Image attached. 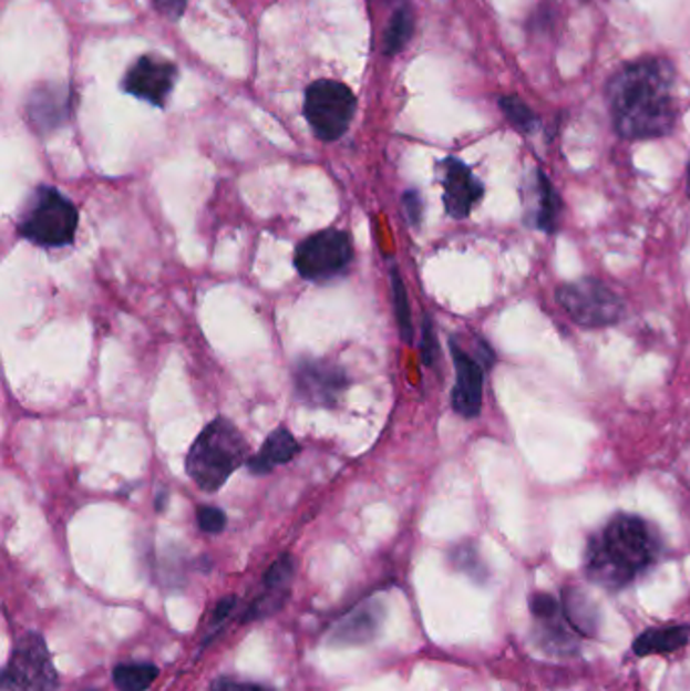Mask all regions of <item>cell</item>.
I'll return each instance as SVG.
<instances>
[{"label":"cell","mask_w":690,"mask_h":691,"mask_svg":"<svg viewBox=\"0 0 690 691\" xmlns=\"http://www.w3.org/2000/svg\"><path fill=\"white\" fill-rule=\"evenodd\" d=\"M357 112V97L339 81H315L306 90L305 114L318 138L340 140L351 126Z\"/></svg>","instance_id":"8992f818"},{"label":"cell","mask_w":690,"mask_h":691,"mask_svg":"<svg viewBox=\"0 0 690 691\" xmlns=\"http://www.w3.org/2000/svg\"><path fill=\"white\" fill-rule=\"evenodd\" d=\"M557 303L585 330H601L616 326L626 316V303L608 283L596 277H581L555 289Z\"/></svg>","instance_id":"5b68a950"},{"label":"cell","mask_w":690,"mask_h":691,"mask_svg":"<svg viewBox=\"0 0 690 691\" xmlns=\"http://www.w3.org/2000/svg\"><path fill=\"white\" fill-rule=\"evenodd\" d=\"M164 506H166V492L158 494V497H156V509H158V512H163Z\"/></svg>","instance_id":"1f68e13d"},{"label":"cell","mask_w":690,"mask_h":691,"mask_svg":"<svg viewBox=\"0 0 690 691\" xmlns=\"http://www.w3.org/2000/svg\"><path fill=\"white\" fill-rule=\"evenodd\" d=\"M197 524L205 534H222L227 526V516L219 507L200 506L197 509Z\"/></svg>","instance_id":"484cf974"},{"label":"cell","mask_w":690,"mask_h":691,"mask_svg":"<svg viewBox=\"0 0 690 691\" xmlns=\"http://www.w3.org/2000/svg\"><path fill=\"white\" fill-rule=\"evenodd\" d=\"M158 678V668L153 663H120L112 671V681L117 691H146Z\"/></svg>","instance_id":"ffe728a7"},{"label":"cell","mask_w":690,"mask_h":691,"mask_svg":"<svg viewBox=\"0 0 690 691\" xmlns=\"http://www.w3.org/2000/svg\"><path fill=\"white\" fill-rule=\"evenodd\" d=\"M563 200L549 176L540 168L525 183L523 193V220L531 229L555 235L562 223Z\"/></svg>","instance_id":"4fadbf2b"},{"label":"cell","mask_w":690,"mask_h":691,"mask_svg":"<svg viewBox=\"0 0 690 691\" xmlns=\"http://www.w3.org/2000/svg\"><path fill=\"white\" fill-rule=\"evenodd\" d=\"M156 9L163 12L168 19H181L183 12L187 9L188 0H154Z\"/></svg>","instance_id":"f546056e"},{"label":"cell","mask_w":690,"mask_h":691,"mask_svg":"<svg viewBox=\"0 0 690 691\" xmlns=\"http://www.w3.org/2000/svg\"><path fill=\"white\" fill-rule=\"evenodd\" d=\"M440 181L444 188L445 213L452 219H468L484 196V185L468 166L454 156L440 162Z\"/></svg>","instance_id":"7c38bea8"},{"label":"cell","mask_w":690,"mask_h":691,"mask_svg":"<svg viewBox=\"0 0 690 691\" xmlns=\"http://www.w3.org/2000/svg\"><path fill=\"white\" fill-rule=\"evenodd\" d=\"M235 607H237V599H235L234 595L219 600L217 607H215V611H213L212 627L222 625V622L234 612Z\"/></svg>","instance_id":"4dcf8cb0"},{"label":"cell","mask_w":690,"mask_h":691,"mask_svg":"<svg viewBox=\"0 0 690 691\" xmlns=\"http://www.w3.org/2000/svg\"><path fill=\"white\" fill-rule=\"evenodd\" d=\"M293 576V558L290 554H281L280 558L269 566L264 575V588L274 590H290Z\"/></svg>","instance_id":"d4e9b609"},{"label":"cell","mask_w":690,"mask_h":691,"mask_svg":"<svg viewBox=\"0 0 690 691\" xmlns=\"http://www.w3.org/2000/svg\"><path fill=\"white\" fill-rule=\"evenodd\" d=\"M411 35H413V14L408 4L399 7L398 11L393 12L389 27L385 31V53L387 55H395L403 47L410 43Z\"/></svg>","instance_id":"603a6c76"},{"label":"cell","mask_w":690,"mask_h":691,"mask_svg":"<svg viewBox=\"0 0 690 691\" xmlns=\"http://www.w3.org/2000/svg\"><path fill=\"white\" fill-rule=\"evenodd\" d=\"M175 80L176 68L171 61L146 55L130 68L124 87L130 95L163 107L175 87Z\"/></svg>","instance_id":"5bb4252c"},{"label":"cell","mask_w":690,"mask_h":691,"mask_svg":"<svg viewBox=\"0 0 690 691\" xmlns=\"http://www.w3.org/2000/svg\"><path fill=\"white\" fill-rule=\"evenodd\" d=\"M300 453V443L296 441L292 433L288 429H276L266 443L261 445V450L251 455L246 463L247 472L254 475H268L276 467L286 465Z\"/></svg>","instance_id":"2e32d148"},{"label":"cell","mask_w":690,"mask_h":691,"mask_svg":"<svg viewBox=\"0 0 690 691\" xmlns=\"http://www.w3.org/2000/svg\"><path fill=\"white\" fill-rule=\"evenodd\" d=\"M437 352H440V348H437V338H435V332H433L432 320L425 316V318H423L422 330L423 364H425V367H432L433 362H435V358H437Z\"/></svg>","instance_id":"4316f807"},{"label":"cell","mask_w":690,"mask_h":691,"mask_svg":"<svg viewBox=\"0 0 690 691\" xmlns=\"http://www.w3.org/2000/svg\"><path fill=\"white\" fill-rule=\"evenodd\" d=\"M391 296H393V308H395L401 338H403V342L411 344L413 342V318H411L410 296H408L405 281L399 276L398 267L391 269Z\"/></svg>","instance_id":"7402d4cb"},{"label":"cell","mask_w":690,"mask_h":691,"mask_svg":"<svg viewBox=\"0 0 690 691\" xmlns=\"http://www.w3.org/2000/svg\"><path fill=\"white\" fill-rule=\"evenodd\" d=\"M403 205H405V213H408L411 223L418 225L423 217V203L420 193H418V190L405 193V196H403Z\"/></svg>","instance_id":"f1b7e54d"},{"label":"cell","mask_w":690,"mask_h":691,"mask_svg":"<svg viewBox=\"0 0 690 691\" xmlns=\"http://www.w3.org/2000/svg\"><path fill=\"white\" fill-rule=\"evenodd\" d=\"M352 241L349 233L340 229L318 230L306 237L293 254V266L308 281H328L351 266Z\"/></svg>","instance_id":"9c48e42d"},{"label":"cell","mask_w":690,"mask_h":691,"mask_svg":"<svg viewBox=\"0 0 690 691\" xmlns=\"http://www.w3.org/2000/svg\"><path fill=\"white\" fill-rule=\"evenodd\" d=\"M450 352L456 370V384L452 389V409L462 419H476L484 399V374L486 364L478 357H472L456 340H450Z\"/></svg>","instance_id":"8fae6325"},{"label":"cell","mask_w":690,"mask_h":691,"mask_svg":"<svg viewBox=\"0 0 690 691\" xmlns=\"http://www.w3.org/2000/svg\"><path fill=\"white\" fill-rule=\"evenodd\" d=\"M450 563L462 575L470 576L474 582L484 585L491 578V570L480 556L478 546L474 542H460L450 550Z\"/></svg>","instance_id":"44dd1931"},{"label":"cell","mask_w":690,"mask_h":691,"mask_svg":"<svg viewBox=\"0 0 690 691\" xmlns=\"http://www.w3.org/2000/svg\"><path fill=\"white\" fill-rule=\"evenodd\" d=\"M498 105L503 110L504 117L511 122V126L518 130L521 134H533L537 132V115L533 114V110L528 107L521 97L516 95H504L498 100Z\"/></svg>","instance_id":"cb8c5ba5"},{"label":"cell","mask_w":690,"mask_h":691,"mask_svg":"<svg viewBox=\"0 0 690 691\" xmlns=\"http://www.w3.org/2000/svg\"><path fill=\"white\" fill-rule=\"evenodd\" d=\"M63 95L65 93L59 92L55 87H45L43 92L33 93L31 102H29L31 122L37 127H45V130L59 126L65 117V112H68Z\"/></svg>","instance_id":"d6986e66"},{"label":"cell","mask_w":690,"mask_h":691,"mask_svg":"<svg viewBox=\"0 0 690 691\" xmlns=\"http://www.w3.org/2000/svg\"><path fill=\"white\" fill-rule=\"evenodd\" d=\"M2 688L7 691H58V671L41 635L29 631L17 641L2 671Z\"/></svg>","instance_id":"52a82bcc"},{"label":"cell","mask_w":690,"mask_h":691,"mask_svg":"<svg viewBox=\"0 0 690 691\" xmlns=\"http://www.w3.org/2000/svg\"><path fill=\"white\" fill-rule=\"evenodd\" d=\"M608 105L621 138H665L679 117L672 63L658 58L628 63L608 83Z\"/></svg>","instance_id":"6da1fadb"},{"label":"cell","mask_w":690,"mask_h":691,"mask_svg":"<svg viewBox=\"0 0 690 691\" xmlns=\"http://www.w3.org/2000/svg\"><path fill=\"white\" fill-rule=\"evenodd\" d=\"M559 599L569 621L574 622L575 629L579 631L585 641L594 639L599 629V609L596 602L589 599L581 588L575 587L563 588Z\"/></svg>","instance_id":"ac0fdd59"},{"label":"cell","mask_w":690,"mask_h":691,"mask_svg":"<svg viewBox=\"0 0 690 691\" xmlns=\"http://www.w3.org/2000/svg\"><path fill=\"white\" fill-rule=\"evenodd\" d=\"M209 691H274L261 685V683H254V681L234 680V678H219L212 683V690Z\"/></svg>","instance_id":"83f0119b"},{"label":"cell","mask_w":690,"mask_h":691,"mask_svg":"<svg viewBox=\"0 0 690 691\" xmlns=\"http://www.w3.org/2000/svg\"><path fill=\"white\" fill-rule=\"evenodd\" d=\"M383 621L385 605L377 599L367 600L332 625L328 641L339 647L367 646L381 633Z\"/></svg>","instance_id":"9a60e30c"},{"label":"cell","mask_w":690,"mask_h":691,"mask_svg":"<svg viewBox=\"0 0 690 691\" xmlns=\"http://www.w3.org/2000/svg\"><path fill=\"white\" fill-rule=\"evenodd\" d=\"M687 193H689L690 196V161L689 166H687Z\"/></svg>","instance_id":"d6a6232c"},{"label":"cell","mask_w":690,"mask_h":691,"mask_svg":"<svg viewBox=\"0 0 690 691\" xmlns=\"http://www.w3.org/2000/svg\"><path fill=\"white\" fill-rule=\"evenodd\" d=\"M689 625H668V627H652L634 639L632 651L636 656H665L679 651L689 646Z\"/></svg>","instance_id":"e0dca14e"},{"label":"cell","mask_w":690,"mask_h":691,"mask_svg":"<svg viewBox=\"0 0 690 691\" xmlns=\"http://www.w3.org/2000/svg\"><path fill=\"white\" fill-rule=\"evenodd\" d=\"M533 617V641L549 657H575L584 647V637L569 621L562 599L549 592H535L528 600Z\"/></svg>","instance_id":"ba28073f"},{"label":"cell","mask_w":690,"mask_h":691,"mask_svg":"<svg viewBox=\"0 0 690 691\" xmlns=\"http://www.w3.org/2000/svg\"><path fill=\"white\" fill-rule=\"evenodd\" d=\"M249 443L229 419L219 416L205 426L187 455L188 477L203 492H219L227 479L249 461Z\"/></svg>","instance_id":"3957f363"},{"label":"cell","mask_w":690,"mask_h":691,"mask_svg":"<svg viewBox=\"0 0 690 691\" xmlns=\"http://www.w3.org/2000/svg\"><path fill=\"white\" fill-rule=\"evenodd\" d=\"M80 213L68 196L53 186H39L27 200L17 223V233L39 247L58 249L75 239Z\"/></svg>","instance_id":"277c9868"},{"label":"cell","mask_w":690,"mask_h":691,"mask_svg":"<svg viewBox=\"0 0 690 691\" xmlns=\"http://www.w3.org/2000/svg\"><path fill=\"white\" fill-rule=\"evenodd\" d=\"M293 392L310 406L334 409L349 386L347 372L328 360L305 358L293 369Z\"/></svg>","instance_id":"30bf717a"},{"label":"cell","mask_w":690,"mask_h":691,"mask_svg":"<svg viewBox=\"0 0 690 691\" xmlns=\"http://www.w3.org/2000/svg\"><path fill=\"white\" fill-rule=\"evenodd\" d=\"M83 691H97V690H83Z\"/></svg>","instance_id":"836d02e7"},{"label":"cell","mask_w":690,"mask_h":691,"mask_svg":"<svg viewBox=\"0 0 690 691\" xmlns=\"http://www.w3.org/2000/svg\"><path fill=\"white\" fill-rule=\"evenodd\" d=\"M665 554V540L652 522L616 514L594 532L585 546V575L596 587L618 592L650 573Z\"/></svg>","instance_id":"7a4b0ae2"}]
</instances>
